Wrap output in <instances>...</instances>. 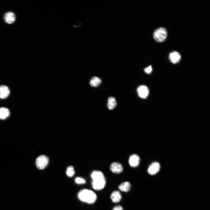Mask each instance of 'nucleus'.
Masks as SVG:
<instances>
[{
  "label": "nucleus",
  "instance_id": "obj_8",
  "mask_svg": "<svg viewBox=\"0 0 210 210\" xmlns=\"http://www.w3.org/2000/svg\"><path fill=\"white\" fill-rule=\"evenodd\" d=\"M140 161V157L136 154L132 155L129 158V164L132 167H135L138 166L139 163Z\"/></svg>",
  "mask_w": 210,
  "mask_h": 210
},
{
  "label": "nucleus",
  "instance_id": "obj_15",
  "mask_svg": "<svg viewBox=\"0 0 210 210\" xmlns=\"http://www.w3.org/2000/svg\"><path fill=\"white\" fill-rule=\"evenodd\" d=\"M116 101L115 98L110 97L108 98L107 106L109 109H113L116 106Z\"/></svg>",
  "mask_w": 210,
  "mask_h": 210
},
{
  "label": "nucleus",
  "instance_id": "obj_3",
  "mask_svg": "<svg viewBox=\"0 0 210 210\" xmlns=\"http://www.w3.org/2000/svg\"><path fill=\"white\" fill-rule=\"evenodd\" d=\"M153 36L156 41L159 42H162L165 40L167 37V30L163 27L159 28L155 31Z\"/></svg>",
  "mask_w": 210,
  "mask_h": 210
},
{
  "label": "nucleus",
  "instance_id": "obj_4",
  "mask_svg": "<svg viewBox=\"0 0 210 210\" xmlns=\"http://www.w3.org/2000/svg\"><path fill=\"white\" fill-rule=\"evenodd\" d=\"M48 162L49 159L46 156L41 155L36 159V164L38 169H43L46 167Z\"/></svg>",
  "mask_w": 210,
  "mask_h": 210
},
{
  "label": "nucleus",
  "instance_id": "obj_17",
  "mask_svg": "<svg viewBox=\"0 0 210 210\" xmlns=\"http://www.w3.org/2000/svg\"><path fill=\"white\" fill-rule=\"evenodd\" d=\"M66 173L69 177L73 176L75 173L74 167L71 166H69L67 168Z\"/></svg>",
  "mask_w": 210,
  "mask_h": 210
},
{
  "label": "nucleus",
  "instance_id": "obj_12",
  "mask_svg": "<svg viewBox=\"0 0 210 210\" xmlns=\"http://www.w3.org/2000/svg\"><path fill=\"white\" fill-rule=\"evenodd\" d=\"M111 198L112 202L117 203L119 202L121 199V195L118 191H113L111 195Z\"/></svg>",
  "mask_w": 210,
  "mask_h": 210
},
{
  "label": "nucleus",
  "instance_id": "obj_13",
  "mask_svg": "<svg viewBox=\"0 0 210 210\" xmlns=\"http://www.w3.org/2000/svg\"><path fill=\"white\" fill-rule=\"evenodd\" d=\"M10 114L9 110L7 108L2 107L0 108V119L4 120L8 117Z\"/></svg>",
  "mask_w": 210,
  "mask_h": 210
},
{
  "label": "nucleus",
  "instance_id": "obj_6",
  "mask_svg": "<svg viewBox=\"0 0 210 210\" xmlns=\"http://www.w3.org/2000/svg\"><path fill=\"white\" fill-rule=\"evenodd\" d=\"M160 168V165L159 163L154 162L152 163L149 167L148 172L150 175H154L158 173L159 171Z\"/></svg>",
  "mask_w": 210,
  "mask_h": 210
},
{
  "label": "nucleus",
  "instance_id": "obj_20",
  "mask_svg": "<svg viewBox=\"0 0 210 210\" xmlns=\"http://www.w3.org/2000/svg\"><path fill=\"white\" fill-rule=\"evenodd\" d=\"M113 210H123V209L121 206L119 205L114 206Z\"/></svg>",
  "mask_w": 210,
  "mask_h": 210
},
{
  "label": "nucleus",
  "instance_id": "obj_2",
  "mask_svg": "<svg viewBox=\"0 0 210 210\" xmlns=\"http://www.w3.org/2000/svg\"><path fill=\"white\" fill-rule=\"evenodd\" d=\"M78 197L81 201L89 204L94 203L97 199L95 193L92 191L87 189L80 191L78 193Z\"/></svg>",
  "mask_w": 210,
  "mask_h": 210
},
{
  "label": "nucleus",
  "instance_id": "obj_9",
  "mask_svg": "<svg viewBox=\"0 0 210 210\" xmlns=\"http://www.w3.org/2000/svg\"><path fill=\"white\" fill-rule=\"evenodd\" d=\"M169 59L172 63L176 64L180 61L181 59V55L178 52L174 51L169 54Z\"/></svg>",
  "mask_w": 210,
  "mask_h": 210
},
{
  "label": "nucleus",
  "instance_id": "obj_19",
  "mask_svg": "<svg viewBox=\"0 0 210 210\" xmlns=\"http://www.w3.org/2000/svg\"><path fill=\"white\" fill-rule=\"evenodd\" d=\"M152 70V66L151 65L147 67L144 69L145 72L147 74H149L150 73Z\"/></svg>",
  "mask_w": 210,
  "mask_h": 210
},
{
  "label": "nucleus",
  "instance_id": "obj_11",
  "mask_svg": "<svg viewBox=\"0 0 210 210\" xmlns=\"http://www.w3.org/2000/svg\"><path fill=\"white\" fill-rule=\"evenodd\" d=\"M4 19L6 23L9 24H12L15 20V15L13 12H8L5 14Z\"/></svg>",
  "mask_w": 210,
  "mask_h": 210
},
{
  "label": "nucleus",
  "instance_id": "obj_7",
  "mask_svg": "<svg viewBox=\"0 0 210 210\" xmlns=\"http://www.w3.org/2000/svg\"><path fill=\"white\" fill-rule=\"evenodd\" d=\"M110 169L113 172L116 174L121 173L123 171V167L120 163L118 162H114L111 165Z\"/></svg>",
  "mask_w": 210,
  "mask_h": 210
},
{
  "label": "nucleus",
  "instance_id": "obj_14",
  "mask_svg": "<svg viewBox=\"0 0 210 210\" xmlns=\"http://www.w3.org/2000/svg\"><path fill=\"white\" fill-rule=\"evenodd\" d=\"M131 186L130 183L129 182L126 181L121 183L119 186L118 188L122 191L127 192L130 190Z\"/></svg>",
  "mask_w": 210,
  "mask_h": 210
},
{
  "label": "nucleus",
  "instance_id": "obj_10",
  "mask_svg": "<svg viewBox=\"0 0 210 210\" xmlns=\"http://www.w3.org/2000/svg\"><path fill=\"white\" fill-rule=\"evenodd\" d=\"M10 94L8 87L5 85L0 86V99H4L7 98Z\"/></svg>",
  "mask_w": 210,
  "mask_h": 210
},
{
  "label": "nucleus",
  "instance_id": "obj_18",
  "mask_svg": "<svg viewBox=\"0 0 210 210\" xmlns=\"http://www.w3.org/2000/svg\"><path fill=\"white\" fill-rule=\"evenodd\" d=\"M75 182L77 184H83L85 183V180L80 177H77L75 179Z\"/></svg>",
  "mask_w": 210,
  "mask_h": 210
},
{
  "label": "nucleus",
  "instance_id": "obj_5",
  "mask_svg": "<svg viewBox=\"0 0 210 210\" xmlns=\"http://www.w3.org/2000/svg\"><path fill=\"white\" fill-rule=\"evenodd\" d=\"M149 91L148 88L144 85H140L137 89V92L139 96L143 99L147 97L149 94Z\"/></svg>",
  "mask_w": 210,
  "mask_h": 210
},
{
  "label": "nucleus",
  "instance_id": "obj_1",
  "mask_svg": "<svg viewBox=\"0 0 210 210\" xmlns=\"http://www.w3.org/2000/svg\"><path fill=\"white\" fill-rule=\"evenodd\" d=\"M92 178V185L93 188L96 190H100L105 186L106 181L103 173L99 171H94L91 175Z\"/></svg>",
  "mask_w": 210,
  "mask_h": 210
},
{
  "label": "nucleus",
  "instance_id": "obj_16",
  "mask_svg": "<svg viewBox=\"0 0 210 210\" xmlns=\"http://www.w3.org/2000/svg\"><path fill=\"white\" fill-rule=\"evenodd\" d=\"M101 79L98 77L94 76L91 78L90 83L91 86L96 87L98 86L101 83Z\"/></svg>",
  "mask_w": 210,
  "mask_h": 210
}]
</instances>
